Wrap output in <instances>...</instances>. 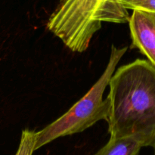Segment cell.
<instances>
[{
    "label": "cell",
    "mask_w": 155,
    "mask_h": 155,
    "mask_svg": "<svg viewBox=\"0 0 155 155\" xmlns=\"http://www.w3.org/2000/svg\"><path fill=\"white\" fill-rule=\"evenodd\" d=\"M108 85L110 137H132L154 149L155 67L136 59L114 71Z\"/></svg>",
    "instance_id": "1"
},
{
    "label": "cell",
    "mask_w": 155,
    "mask_h": 155,
    "mask_svg": "<svg viewBox=\"0 0 155 155\" xmlns=\"http://www.w3.org/2000/svg\"><path fill=\"white\" fill-rule=\"evenodd\" d=\"M130 17L114 0H60L47 28L71 51L83 52L103 22L125 24Z\"/></svg>",
    "instance_id": "2"
},
{
    "label": "cell",
    "mask_w": 155,
    "mask_h": 155,
    "mask_svg": "<svg viewBox=\"0 0 155 155\" xmlns=\"http://www.w3.org/2000/svg\"><path fill=\"white\" fill-rule=\"evenodd\" d=\"M127 50V47L117 48L112 45L108 63L101 77L68 112L36 132L35 151L56 139L81 133L101 120H107L110 101L107 97L103 99V94Z\"/></svg>",
    "instance_id": "3"
},
{
    "label": "cell",
    "mask_w": 155,
    "mask_h": 155,
    "mask_svg": "<svg viewBox=\"0 0 155 155\" xmlns=\"http://www.w3.org/2000/svg\"><path fill=\"white\" fill-rule=\"evenodd\" d=\"M132 46L155 67V13L133 10L129 20Z\"/></svg>",
    "instance_id": "4"
},
{
    "label": "cell",
    "mask_w": 155,
    "mask_h": 155,
    "mask_svg": "<svg viewBox=\"0 0 155 155\" xmlns=\"http://www.w3.org/2000/svg\"><path fill=\"white\" fill-rule=\"evenodd\" d=\"M142 148V145L132 137H110L95 155H139Z\"/></svg>",
    "instance_id": "5"
},
{
    "label": "cell",
    "mask_w": 155,
    "mask_h": 155,
    "mask_svg": "<svg viewBox=\"0 0 155 155\" xmlns=\"http://www.w3.org/2000/svg\"><path fill=\"white\" fill-rule=\"evenodd\" d=\"M36 138V132L27 129L23 130L19 147L15 155H33V151H35Z\"/></svg>",
    "instance_id": "6"
},
{
    "label": "cell",
    "mask_w": 155,
    "mask_h": 155,
    "mask_svg": "<svg viewBox=\"0 0 155 155\" xmlns=\"http://www.w3.org/2000/svg\"><path fill=\"white\" fill-rule=\"evenodd\" d=\"M117 4L128 10H142L155 13V0H114Z\"/></svg>",
    "instance_id": "7"
},
{
    "label": "cell",
    "mask_w": 155,
    "mask_h": 155,
    "mask_svg": "<svg viewBox=\"0 0 155 155\" xmlns=\"http://www.w3.org/2000/svg\"><path fill=\"white\" fill-rule=\"evenodd\" d=\"M154 151H155V148H154ZM154 155H155V153H154Z\"/></svg>",
    "instance_id": "8"
}]
</instances>
